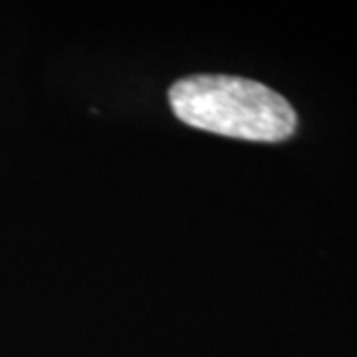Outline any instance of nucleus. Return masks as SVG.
<instances>
[{"mask_svg": "<svg viewBox=\"0 0 357 357\" xmlns=\"http://www.w3.org/2000/svg\"><path fill=\"white\" fill-rule=\"evenodd\" d=\"M169 102L183 123L234 139L278 143L298 126L286 98L246 77H183L169 89Z\"/></svg>", "mask_w": 357, "mask_h": 357, "instance_id": "nucleus-1", "label": "nucleus"}]
</instances>
